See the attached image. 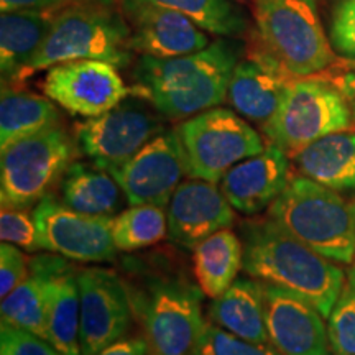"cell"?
I'll return each mask as SVG.
<instances>
[{
    "label": "cell",
    "mask_w": 355,
    "mask_h": 355,
    "mask_svg": "<svg viewBox=\"0 0 355 355\" xmlns=\"http://www.w3.org/2000/svg\"><path fill=\"white\" fill-rule=\"evenodd\" d=\"M166 216L168 239L193 250L212 234L232 227L235 209L217 183L191 178L173 193Z\"/></svg>",
    "instance_id": "cell-18"
},
{
    "label": "cell",
    "mask_w": 355,
    "mask_h": 355,
    "mask_svg": "<svg viewBox=\"0 0 355 355\" xmlns=\"http://www.w3.org/2000/svg\"><path fill=\"white\" fill-rule=\"evenodd\" d=\"M130 28L133 53L152 58L193 55L212 43L209 33L184 13L148 0H119Z\"/></svg>",
    "instance_id": "cell-15"
},
{
    "label": "cell",
    "mask_w": 355,
    "mask_h": 355,
    "mask_svg": "<svg viewBox=\"0 0 355 355\" xmlns=\"http://www.w3.org/2000/svg\"><path fill=\"white\" fill-rule=\"evenodd\" d=\"M209 321L250 343L270 344L265 324L261 282L235 279L227 291L212 301Z\"/></svg>",
    "instance_id": "cell-23"
},
{
    "label": "cell",
    "mask_w": 355,
    "mask_h": 355,
    "mask_svg": "<svg viewBox=\"0 0 355 355\" xmlns=\"http://www.w3.org/2000/svg\"><path fill=\"white\" fill-rule=\"evenodd\" d=\"M166 237L168 216L163 206L137 204L112 217V239L121 252L157 245Z\"/></svg>",
    "instance_id": "cell-29"
},
{
    "label": "cell",
    "mask_w": 355,
    "mask_h": 355,
    "mask_svg": "<svg viewBox=\"0 0 355 355\" xmlns=\"http://www.w3.org/2000/svg\"><path fill=\"white\" fill-rule=\"evenodd\" d=\"M132 58L130 28L119 3L76 0L55 13L46 40L13 86L66 61L99 60L122 69Z\"/></svg>",
    "instance_id": "cell-3"
},
{
    "label": "cell",
    "mask_w": 355,
    "mask_h": 355,
    "mask_svg": "<svg viewBox=\"0 0 355 355\" xmlns=\"http://www.w3.org/2000/svg\"><path fill=\"white\" fill-rule=\"evenodd\" d=\"M94 355H150L145 337H122Z\"/></svg>",
    "instance_id": "cell-38"
},
{
    "label": "cell",
    "mask_w": 355,
    "mask_h": 355,
    "mask_svg": "<svg viewBox=\"0 0 355 355\" xmlns=\"http://www.w3.org/2000/svg\"><path fill=\"white\" fill-rule=\"evenodd\" d=\"M270 344L282 355H331L329 336L316 306L285 288L261 282Z\"/></svg>",
    "instance_id": "cell-17"
},
{
    "label": "cell",
    "mask_w": 355,
    "mask_h": 355,
    "mask_svg": "<svg viewBox=\"0 0 355 355\" xmlns=\"http://www.w3.org/2000/svg\"><path fill=\"white\" fill-rule=\"evenodd\" d=\"M44 96L71 115L97 117L132 94L117 66L99 60L66 61L46 71Z\"/></svg>",
    "instance_id": "cell-12"
},
{
    "label": "cell",
    "mask_w": 355,
    "mask_h": 355,
    "mask_svg": "<svg viewBox=\"0 0 355 355\" xmlns=\"http://www.w3.org/2000/svg\"><path fill=\"white\" fill-rule=\"evenodd\" d=\"M243 272L303 296L329 318L345 283L344 270L285 230L272 217L241 224Z\"/></svg>",
    "instance_id": "cell-2"
},
{
    "label": "cell",
    "mask_w": 355,
    "mask_h": 355,
    "mask_svg": "<svg viewBox=\"0 0 355 355\" xmlns=\"http://www.w3.org/2000/svg\"><path fill=\"white\" fill-rule=\"evenodd\" d=\"M293 79L248 30L245 53L230 76L227 102L245 121L263 127L278 110Z\"/></svg>",
    "instance_id": "cell-16"
},
{
    "label": "cell",
    "mask_w": 355,
    "mask_h": 355,
    "mask_svg": "<svg viewBox=\"0 0 355 355\" xmlns=\"http://www.w3.org/2000/svg\"><path fill=\"white\" fill-rule=\"evenodd\" d=\"M81 298V354L94 355L125 337L133 309L128 290L117 273L102 266L78 272Z\"/></svg>",
    "instance_id": "cell-13"
},
{
    "label": "cell",
    "mask_w": 355,
    "mask_h": 355,
    "mask_svg": "<svg viewBox=\"0 0 355 355\" xmlns=\"http://www.w3.org/2000/svg\"><path fill=\"white\" fill-rule=\"evenodd\" d=\"M153 105L130 94L107 112L74 125L78 148L97 166L110 171L130 159L141 146L165 130Z\"/></svg>",
    "instance_id": "cell-10"
},
{
    "label": "cell",
    "mask_w": 355,
    "mask_h": 355,
    "mask_svg": "<svg viewBox=\"0 0 355 355\" xmlns=\"http://www.w3.org/2000/svg\"><path fill=\"white\" fill-rule=\"evenodd\" d=\"M352 127V114L343 92L326 76L316 74L293 79L261 133L268 144L293 158L313 141Z\"/></svg>",
    "instance_id": "cell-8"
},
{
    "label": "cell",
    "mask_w": 355,
    "mask_h": 355,
    "mask_svg": "<svg viewBox=\"0 0 355 355\" xmlns=\"http://www.w3.org/2000/svg\"><path fill=\"white\" fill-rule=\"evenodd\" d=\"M268 217L336 263L352 265L355 260L352 206L334 189L293 175L268 207Z\"/></svg>",
    "instance_id": "cell-4"
},
{
    "label": "cell",
    "mask_w": 355,
    "mask_h": 355,
    "mask_svg": "<svg viewBox=\"0 0 355 355\" xmlns=\"http://www.w3.org/2000/svg\"><path fill=\"white\" fill-rule=\"evenodd\" d=\"M61 123V114L50 97L2 84L0 97V150Z\"/></svg>",
    "instance_id": "cell-26"
},
{
    "label": "cell",
    "mask_w": 355,
    "mask_h": 355,
    "mask_svg": "<svg viewBox=\"0 0 355 355\" xmlns=\"http://www.w3.org/2000/svg\"><path fill=\"white\" fill-rule=\"evenodd\" d=\"M196 355H282L272 344H257L207 321Z\"/></svg>",
    "instance_id": "cell-31"
},
{
    "label": "cell",
    "mask_w": 355,
    "mask_h": 355,
    "mask_svg": "<svg viewBox=\"0 0 355 355\" xmlns=\"http://www.w3.org/2000/svg\"><path fill=\"white\" fill-rule=\"evenodd\" d=\"M0 355H63L48 340L10 324L0 326Z\"/></svg>",
    "instance_id": "cell-34"
},
{
    "label": "cell",
    "mask_w": 355,
    "mask_h": 355,
    "mask_svg": "<svg viewBox=\"0 0 355 355\" xmlns=\"http://www.w3.org/2000/svg\"><path fill=\"white\" fill-rule=\"evenodd\" d=\"M71 3V0H0V10L2 12H19V10H44L56 12L64 6Z\"/></svg>",
    "instance_id": "cell-37"
},
{
    "label": "cell",
    "mask_w": 355,
    "mask_h": 355,
    "mask_svg": "<svg viewBox=\"0 0 355 355\" xmlns=\"http://www.w3.org/2000/svg\"><path fill=\"white\" fill-rule=\"evenodd\" d=\"M301 175L337 191L355 193V132L329 133L291 158Z\"/></svg>",
    "instance_id": "cell-21"
},
{
    "label": "cell",
    "mask_w": 355,
    "mask_h": 355,
    "mask_svg": "<svg viewBox=\"0 0 355 355\" xmlns=\"http://www.w3.org/2000/svg\"><path fill=\"white\" fill-rule=\"evenodd\" d=\"M30 275V259L13 243L0 245V296L7 298Z\"/></svg>",
    "instance_id": "cell-35"
},
{
    "label": "cell",
    "mask_w": 355,
    "mask_h": 355,
    "mask_svg": "<svg viewBox=\"0 0 355 355\" xmlns=\"http://www.w3.org/2000/svg\"><path fill=\"white\" fill-rule=\"evenodd\" d=\"M0 239L2 242L13 243L28 254L42 250L38 239V227L33 212L30 209H12L2 207L0 212Z\"/></svg>",
    "instance_id": "cell-32"
},
{
    "label": "cell",
    "mask_w": 355,
    "mask_h": 355,
    "mask_svg": "<svg viewBox=\"0 0 355 355\" xmlns=\"http://www.w3.org/2000/svg\"><path fill=\"white\" fill-rule=\"evenodd\" d=\"M291 176V158L268 144L261 153L230 168L220 180V189L235 211L252 217L272 206Z\"/></svg>",
    "instance_id": "cell-19"
},
{
    "label": "cell",
    "mask_w": 355,
    "mask_h": 355,
    "mask_svg": "<svg viewBox=\"0 0 355 355\" xmlns=\"http://www.w3.org/2000/svg\"><path fill=\"white\" fill-rule=\"evenodd\" d=\"M71 2H76V0H71ZM102 2H107V3H119V0H102Z\"/></svg>",
    "instance_id": "cell-40"
},
{
    "label": "cell",
    "mask_w": 355,
    "mask_h": 355,
    "mask_svg": "<svg viewBox=\"0 0 355 355\" xmlns=\"http://www.w3.org/2000/svg\"><path fill=\"white\" fill-rule=\"evenodd\" d=\"M327 336L334 355H355V291L345 285L327 318Z\"/></svg>",
    "instance_id": "cell-30"
},
{
    "label": "cell",
    "mask_w": 355,
    "mask_h": 355,
    "mask_svg": "<svg viewBox=\"0 0 355 355\" xmlns=\"http://www.w3.org/2000/svg\"><path fill=\"white\" fill-rule=\"evenodd\" d=\"M347 279H349V285L352 286V290L355 291V260L352 261V265H350V270H349V275H347Z\"/></svg>",
    "instance_id": "cell-39"
},
{
    "label": "cell",
    "mask_w": 355,
    "mask_h": 355,
    "mask_svg": "<svg viewBox=\"0 0 355 355\" xmlns=\"http://www.w3.org/2000/svg\"><path fill=\"white\" fill-rule=\"evenodd\" d=\"M243 53L245 40L219 37L193 55L139 56L132 94L148 101L168 121H184L227 101L230 76Z\"/></svg>",
    "instance_id": "cell-1"
},
{
    "label": "cell",
    "mask_w": 355,
    "mask_h": 355,
    "mask_svg": "<svg viewBox=\"0 0 355 355\" xmlns=\"http://www.w3.org/2000/svg\"><path fill=\"white\" fill-rule=\"evenodd\" d=\"M243 268V243L232 229H222L193 248V273L207 298H219Z\"/></svg>",
    "instance_id": "cell-25"
},
{
    "label": "cell",
    "mask_w": 355,
    "mask_h": 355,
    "mask_svg": "<svg viewBox=\"0 0 355 355\" xmlns=\"http://www.w3.org/2000/svg\"><path fill=\"white\" fill-rule=\"evenodd\" d=\"M2 207L33 209L60 186L79 152L76 139L58 123L0 150Z\"/></svg>",
    "instance_id": "cell-7"
},
{
    "label": "cell",
    "mask_w": 355,
    "mask_h": 355,
    "mask_svg": "<svg viewBox=\"0 0 355 355\" xmlns=\"http://www.w3.org/2000/svg\"><path fill=\"white\" fill-rule=\"evenodd\" d=\"M69 259L58 254H38L30 259V275L2 300V322L48 340V308L53 279Z\"/></svg>",
    "instance_id": "cell-20"
},
{
    "label": "cell",
    "mask_w": 355,
    "mask_h": 355,
    "mask_svg": "<svg viewBox=\"0 0 355 355\" xmlns=\"http://www.w3.org/2000/svg\"><path fill=\"white\" fill-rule=\"evenodd\" d=\"M350 206H352V212H354V219H355V199L352 202H350Z\"/></svg>",
    "instance_id": "cell-41"
},
{
    "label": "cell",
    "mask_w": 355,
    "mask_h": 355,
    "mask_svg": "<svg viewBox=\"0 0 355 355\" xmlns=\"http://www.w3.org/2000/svg\"><path fill=\"white\" fill-rule=\"evenodd\" d=\"M40 247L74 261L102 263L117 255L112 217L87 216L48 194L33 207Z\"/></svg>",
    "instance_id": "cell-11"
},
{
    "label": "cell",
    "mask_w": 355,
    "mask_h": 355,
    "mask_svg": "<svg viewBox=\"0 0 355 355\" xmlns=\"http://www.w3.org/2000/svg\"><path fill=\"white\" fill-rule=\"evenodd\" d=\"M327 71L329 73L326 74V78L336 84L337 89L343 92L345 101H347L355 125V60H347V58L337 60Z\"/></svg>",
    "instance_id": "cell-36"
},
{
    "label": "cell",
    "mask_w": 355,
    "mask_h": 355,
    "mask_svg": "<svg viewBox=\"0 0 355 355\" xmlns=\"http://www.w3.org/2000/svg\"><path fill=\"white\" fill-rule=\"evenodd\" d=\"M235 2H239V3H242V6H243V3H248V0H235Z\"/></svg>",
    "instance_id": "cell-42"
},
{
    "label": "cell",
    "mask_w": 355,
    "mask_h": 355,
    "mask_svg": "<svg viewBox=\"0 0 355 355\" xmlns=\"http://www.w3.org/2000/svg\"><path fill=\"white\" fill-rule=\"evenodd\" d=\"M254 37L295 78L316 76L339 58L319 17L318 0H248Z\"/></svg>",
    "instance_id": "cell-5"
},
{
    "label": "cell",
    "mask_w": 355,
    "mask_h": 355,
    "mask_svg": "<svg viewBox=\"0 0 355 355\" xmlns=\"http://www.w3.org/2000/svg\"><path fill=\"white\" fill-rule=\"evenodd\" d=\"M186 159V173L220 183L230 168L265 150V140L235 110L214 107L184 119L175 127Z\"/></svg>",
    "instance_id": "cell-9"
},
{
    "label": "cell",
    "mask_w": 355,
    "mask_h": 355,
    "mask_svg": "<svg viewBox=\"0 0 355 355\" xmlns=\"http://www.w3.org/2000/svg\"><path fill=\"white\" fill-rule=\"evenodd\" d=\"M329 40L340 58L355 60V0H339L332 12Z\"/></svg>",
    "instance_id": "cell-33"
},
{
    "label": "cell",
    "mask_w": 355,
    "mask_h": 355,
    "mask_svg": "<svg viewBox=\"0 0 355 355\" xmlns=\"http://www.w3.org/2000/svg\"><path fill=\"white\" fill-rule=\"evenodd\" d=\"M130 206L155 204L166 207L186 173V159L178 135L163 130L130 159L109 171Z\"/></svg>",
    "instance_id": "cell-14"
},
{
    "label": "cell",
    "mask_w": 355,
    "mask_h": 355,
    "mask_svg": "<svg viewBox=\"0 0 355 355\" xmlns=\"http://www.w3.org/2000/svg\"><path fill=\"white\" fill-rule=\"evenodd\" d=\"M78 272L69 260L53 279L48 308V343L63 355H83Z\"/></svg>",
    "instance_id": "cell-27"
},
{
    "label": "cell",
    "mask_w": 355,
    "mask_h": 355,
    "mask_svg": "<svg viewBox=\"0 0 355 355\" xmlns=\"http://www.w3.org/2000/svg\"><path fill=\"white\" fill-rule=\"evenodd\" d=\"M140 319L150 355H196L206 319L204 293L181 277H155L140 293H128Z\"/></svg>",
    "instance_id": "cell-6"
},
{
    "label": "cell",
    "mask_w": 355,
    "mask_h": 355,
    "mask_svg": "<svg viewBox=\"0 0 355 355\" xmlns=\"http://www.w3.org/2000/svg\"><path fill=\"white\" fill-rule=\"evenodd\" d=\"M56 12H2L0 15L2 84L13 86L17 83L21 71L28 66L46 40Z\"/></svg>",
    "instance_id": "cell-22"
},
{
    "label": "cell",
    "mask_w": 355,
    "mask_h": 355,
    "mask_svg": "<svg viewBox=\"0 0 355 355\" xmlns=\"http://www.w3.org/2000/svg\"><path fill=\"white\" fill-rule=\"evenodd\" d=\"M158 6L184 13L216 37L239 38L248 33L250 20L245 8L235 0H148Z\"/></svg>",
    "instance_id": "cell-28"
},
{
    "label": "cell",
    "mask_w": 355,
    "mask_h": 355,
    "mask_svg": "<svg viewBox=\"0 0 355 355\" xmlns=\"http://www.w3.org/2000/svg\"><path fill=\"white\" fill-rule=\"evenodd\" d=\"M61 201L87 216L114 217L123 191L107 170L94 163L73 162L60 183Z\"/></svg>",
    "instance_id": "cell-24"
}]
</instances>
